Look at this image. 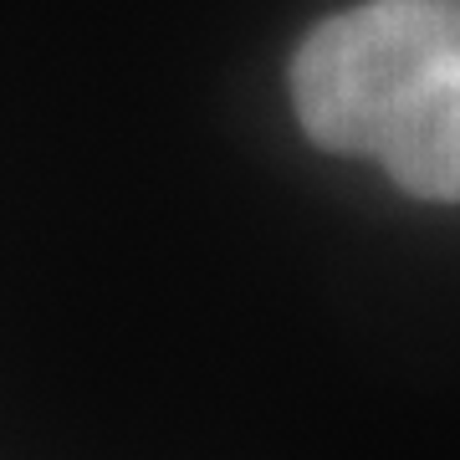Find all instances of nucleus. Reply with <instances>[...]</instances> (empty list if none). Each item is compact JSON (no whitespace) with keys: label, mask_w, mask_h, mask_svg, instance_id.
<instances>
[{"label":"nucleus","mask_w":460,"mask_h":460,"mask_svg":"<svg viewBox=\"0 0 460 460\" xmlns=\"http://www.w3.org/2000/svg\"><path fill=\"white\" fill-rule=\"evenodd\" d=\"M292 108L317 148L460 205V0H363L317 21L292 57Z\"/></svg>","instance_id":"nucleus-1"}]
</instances>
